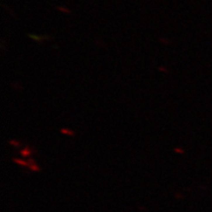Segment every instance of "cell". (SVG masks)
<instances>
[{
    "label": "cell",
    "mask_w": 212,
    "mask_h": 212,
    "mask_svg": "<svg viewBox=\"0 0 212 212\" xmlns=\"http://www.w3.org/2000/svg\"><path fill=\"white\" fill-rule=\"evenodd\" d=\"M174 151L175 152H178V153H183L184 152V150L182 149V148H175Z\"/></svg>",
    "instance_id": "5"
},
{
    "label": "cell",
    "mask_w": 212,
    "mask_h": 212,
    "mask_svg": "<svg viewBox=\"0 0 212 212\" xmlns=\"http://www.w3.org/2000/svg\"><path fill=\"white\" fill-rule=\"evenodd\" d=\"M29 168L32 170V171H34V172L40 171V168H39V166H38V165H37V163H32V164H30Z\"/></svg>",
    "instance_id": "3"
},
{
    "label": "cell",
    "mask_w": 212,
    "mask_h": 212,
    "mask_svg": "<svg viewBox=\"0 0 212 212\" xmlns=\"http://www.w3.org/2000/svg\"><path fill=\"white\" fill-rule=\"evenodd\" d=\"M61 132L63 134H66V135H69V136H73V132H70V131H67V130H61Z\"/></svg>",
    "instance_id": "4"
},
{
    "label": "cell",
    "mask_w": 212,
    "mask_h": 212,
    "mask_svg": "<svg viewBox=\"0 0 212 212\" xmlns=\"http://www.w3.org/2000/svg\"><path fill=\"white\" fill-rule=\"evenodd\" d=\"M10 144H14V145H19V142H15V140H11Z\"/></svg>",
    "instance_id": "6"
},
{
    "label": "cell",
    "mask_w": 212,
    "mask_h": 212,
    "mask_svg": "<svg viewBox=\"0 0 212 212\" xmlns=\"http://www.w3.org/2000/svg\"><path fill=\"white\" fill-rule=\"evenodd\" d=\"M13 161L15 162L16 164L20 165V166H25V167H29L30 166V163L27 161H25L23 159H19V158H14Z\"/></svg>",
    "instance_id": "1"
},
{
    "label": "cell",
    "mask_w": 212,
    "mask_h": 212,
    "mask_svg": "<svg viewBox=\"0 0 212 212\" xmlns=\"http://www.w3.org/2000/svg\"><path fill=\"white\" fill-rule=\"evenodd\" d=\"M20 153H21V155L23 156V157H30V156L32 155V150L27 146V147H25L24 149H22L20 151Z\"/></svg>",
    "instance_id": "2"
}]
</instances>
